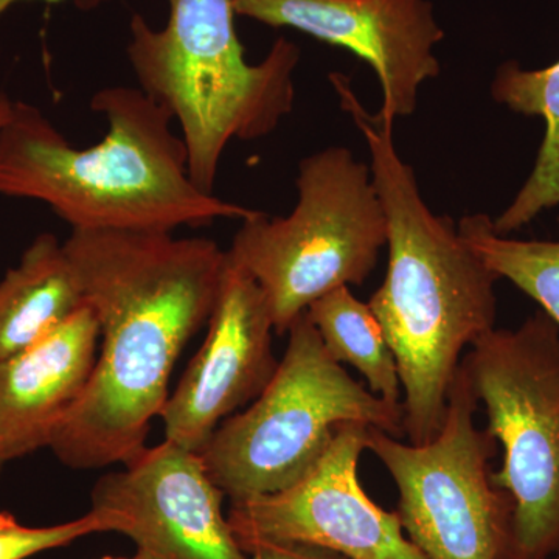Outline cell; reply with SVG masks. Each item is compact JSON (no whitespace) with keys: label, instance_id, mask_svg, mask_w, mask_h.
I'll return each instance as SVG.
<instances>
[{"label":"cell","instance_id":"d6986e66","mask_svg":"<svg viewBox=\"0 0 559 559\" xmlns=\"http://www.w3.org/2000/svg\"><path fill=\"white\" fill-rule=\"evenodd\" d=\"M253 559H347L336 551L299 543L261 540L246 549Z\"/></svg>","mask_w":559,"mask_h":559},{"label":"cell","instance_id":"cb8c5ba5","mask_svg":"<svg viewBox=\"0 0 559 559\" xmlns=\"http://www.w3.org/2000/svg\"><path fill=\"white\" fill-rule=\"evenodd\" d=\"M550 559H559V550L557 551V554L554 555V557H551Z\"/></svg>","mask_w":559,"mask_h":559},{"label":"cell","instance_id":"ac0fdd59","mask_svg":"<svg viewBox=\"0 0 559 559\" xmlns=\"http://www.w3.org/2000/svg\"><path fill=\"white\" fill-rule=\"evenodd\" d=\"M114 518L94 509L79 520L51 527H27L9 511H0V559H27L94 533L114 532Z\"/></svg>","mask_w":559,"mask_h":559},{"label":"cell","instance_id":"277c9868","mask_svg":"<svg viewBox=\"0 0 559 559\" xmlns=\"http://www.w3.org/2000/svg\"><path fill=\"white\" fill-rule=\"evenodd\" d=\"M164 28L132 14L127 57L139 83L178 121L198 189L213 194L234 140L266 138L294 108L296 43L278 38L249 64L231 0H167Z\"/></svg>","mask_w":559,"mask_h":559},{"label":"cell","instance_id":"ffe728a7","mask_svg":"<svg viewBox=\"0 0 559 559\" xmlns=\"http://www.w3.org/2000/svg\"><path fill=\"white\" fill-rule=\"evenodd\" d=\"M17 2H25V0H0V17L7 13ZM43 2H66V0H43ZM80 10L91 11L98 9V7L105 5V3L112 2V0H72Z\"/></svg>","mask_w":559,"mask_h":559},{"label":"cell","instance_id":"52a82bcc","mask_svg":"<svg viewBox=\"0 0 559 559\" xmlns=\"http://www.w3.org/2000/svg\"><path fill=\"white\" fill-rule=\"evenodd\" d=\"M462 366L503 451L492 473L511 499L500 559H550L559 550V326L536 311L520 329L484 334Z\"/></svg>","mask_w":559,"mask_h":559},{"label":"cell","instance_id":"2e32d148","mask_svg":"<svg viewBox=\"0 0 559 559\" xmlns=\"http://www.w3.org/2000/svg\"><path fill=\"white\" fill-rule=\"evenodd\" d=\"M307 316L331 358L355 367L374 395L403 404L395 356L369 304L342 286L316 300Z\"/></svg>","mask_w":559,"mask_h":559},{"label":"cell","instance_id":"7c38bea8","mask_svg":"<svg viewBox=\"0 0 559 559\" xmlns=\"http://www.w3.org/2000/svg\"><path fill=\"white\" fill-rule=\"evenodd\" d=\"M207 323L200 352L159 415L165 440L198 454L224 419L259 399L278 367L266 296L229 259Z\"/></svg>","mask_w":559,"mask_h":559},{"label":"cell","instance_id":"ba28073f","mask_svg":"<svg viewBox=\"0 0 559 559\" xmlns=\"http://www.w3.org/2000/svg\"><path fill=\"white\" fill-rule=\"evenodd\" d=\"M479 400L460 364L436 439L404 443L369 428L366 448L399 491L401 525L426 559H500L511 499L492 481L498 441L476 425Z\"/></svg>","mask_w":559,"mask_h":559},{"label":"cell","instance_id":"3957f363","mask_svg":"<svg viewBox=\"0 0 559 559\" xmlns=\"http://www.w3.org/2000/svg\"><path fill=\"white\" fill-rule=\"evenodd\" d=\"M91 108L108 132L76 148L40 109L14 102L0 127V194L44 202L72 230L175 231L260 212L194 186L175 119L139 87H103Z\"/></svg>","mask_w":559,"mask_h":559},{"label":"cell","instance_id":"603a6c76","mask_svg":"<svg viewBox=\"0 0 559 559\" xmlns=\"http://www.w3.org/2000/svg\"><path fill=\"white\" fill-rule=\"evenodd\" d=\"M5 465H7V463L3 462L2 459H0V474H2L3 466H5Z\"/></svg>","mask_w":559,"mask_h":559},{"label":"cell","instance_id":"44dd1931","mask_svg":"<svg viewBox=\"0 0 559 559\" xmlns=\"http://www.w3.org/2000/svg\"><path fill=\"white\" fill-rule=\"evenodd\" d=\"M14 100H11L9 95L0 92V127L10 119L11 109H13Z\"/></svg>","mask_w":559,"mask_h":559},{"label":"cell","instance_id":"5b68a950","mask_svg":"<svg viewBox=\"0 0 559 559\" xmlns=\"http://www.w3.org/2000/svg\"><path fill=\"white\" fill-rule=\"evenodd\" d=\"M403 404H390L331 358L307 312L288 330L277 370L248 409L224 419L201 452L210 479L242 502L296 484L337 428L360 423L404 436Z\"/></svg>","mask_w":559,"mask_h":559},{"label":"cell","instance_id":"9c48e42d","mask_svg":"<svg viewBox=\"0 0 559 559\" xmlns=\"http://www.w3.org/2000/svg\"><path fill=\"white\" fill-rule=\"evenodd\" d=\"M370 426L345 423L296 484L263 498L231 502L227 521L242 549L261 540L299 543L347 559H426L396 511L360 484L359 460Z\"/></svg>","mask_w":559,"mask_h":559},{"label":"cell","instance_id":"7402d4cb","mask_svg":"<svg viewBox=\"0 0 559 559\" xmlns=\"http://www.w3.org/2000/svg\"><path fill=\"white\" fill-rule=\"evenodd\" d=\"M102 559H154L151 558L150 555L142 554V551H138V554L134 555V557L131 558H124V557H105Z\"/></svg>","mask_w":559,"mask_h":559},{"label":"cell","instance_id":"7a4b0ae2","mask_svg":"<svg viewBox=\"0 0 559 559\" xmlns=\"http://www.w3.org/2000/svg\"><path fill=\"white\" fill-rule=\"evenodd\" d=\"M331 84L370 153V170L388 219L389 266L367 301L380 322L403 388L404 436L436 439L465 348L496 329L499 277L447 216L419 193L414 168L401 159L393 127L360 105L342 73Z\"/></svg>","mask_w":559,"mask_h":559},{"label":"cell","instance_id":"8992f818","mask_svg":"<svg viewBox=\"0 0 559 559\" xmlns=\"http://www.w3.org/2000/svg\"><path fill=\"white\" fill-rule=\"evenodd\" d=\"M296 207L285 218L264 212L241 221L226 250L234 266L266 296L277 334L320 297L364 285L388 246V219L370 165L345 146L299 164Z\"/></svg>","mask_w":559,"mask_h":559},{"label":"cell","instance_id":"6da1fadb","mask_svg":"<svg viewBox=\"0 0 559 559\" xmlns=\"http://www.w3.org/2000/svg\"><path fill=\"white\" fill-rule=\"evenodd\" d=\"M64 249L102 334L90 385L50 450L73 469L127 465L146 448L180 352L212 316L227 253L173 231L72 230Z\"/></svg>","mask_w":559,"mask_h":559},{"label":"cell","instance_id":"9a60e30c","mask_svg":"<svg viewBox=\"0 0 559 559\" xmlns=\"http://www.w3.org/2000/svg\"><path fill=\"white\" fill-rule=\"evenodd\" d=\"M492 98L513 112L538 116L546 123L535 168L506 212L492 221L499 235H510L532 223L544 210L559 205V61L550 68L522 69L507 61L491 83Z\"/></svg>","mask_w":559,"mask_h":559},{"label":"cell","instance_id":"8fae6325","mask_svg":"<svg viewBox=\"0 0 559 559\" xmlns=\"http://www.w3.org/2000/svg\"><path fill=\"white\" fill-rule=\"evenodd\" d=\"M235 14L294 28L353 51L380 80L377 119L395 121L417 109L419 87L440 75L436 47L444 39L430 0H231Z\"/></svg>","mask_w":559,"mask_h":559},{"label":"cell","instance_id":"5bb4252c","mask_svg":"<svg viewBox=\"0 0 559 559\" xmlns=\"http://www.w3.org/2000/svg\"><path fill=\"white\" fill-rule=\"evenodd\" d=\"M84 305L64 242L38 235L0 282V360L38 344Z\"/></svg>","mask_w":559,"mask_h":559},{"label":"cell","instance_id":"4fadbf2b","mask_svg":"<svg viewBox=\"0 0 559 559\" xmlns=\"http://www.w3.org/2000/svg\"><path fill=\"white\" fill-rule=\"evenodd\" d=\"M100 334V322L86 304L38 344L0 360L3 462L50 448L55 433L90 385Z\"/></svg>","mask_w":559,"mask_h":559},{"label":"cell","instance_id":"e0dca14e","mask_svg":"<svg viewBox=\"0 0 559 559\" xmlns=\"http://www.w3.org/2000/svg\"><path fill=\"white\" fill-rule=\"evenodd\" d=\"M459 234L480 260L498 275L510 280L559 326V241L514 240L496 234L484 213L460 221Z\"/></svg>","mask_w":559,"mask_h":559},{"label":"cell","instance_id":"30bf717a","mask_svg":"<svg viewBox=\"0 0 559 559\" xmlns=\"http://www.w3.org/2000/svg\"><path fill=\"white\" fill-rule=\"evenodd\" d=\"M92 489V509L154 559H253L223 514V491L198 452L165 440Z\"/></svg>","mask_w":559,"mask_h":559}]
</instances>
